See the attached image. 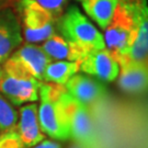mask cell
Instances as JSON below:
<instances>
[{"mask_svg": "<svg viewBox=\"0 0 148 148\" xmlns=\"http://www.w3.org/2000/svg\"><path fill=\"white\" fill-rule=\"evenodd\" d=\"M77 1H84V0H77Z\"/></svg>", "mask_w": 148, "mask_h": 148, "instance_id": "obj_23", "label": "cell"}, {"mask_svg": "<svg viewBox=\"0 0 148 148\" xmlns=\"http://www.w3.org/2000/svg\"><path fill=\"white\" fill-rule=\"evenodd\" d=\"M78 71H79L78 62H67V60L51 62L44 71L43 81L65 86L66 82Z\"/></svg>", "mask_w": 148, "mask_h": 148, "instance_id": "obj_16", "label": "cell"}, {"mask_svg": "<svg viewBox=\"0 0 148 148\" xmlns=\"http://www.w3.org/2000/svg\"><path fill=\"white\" fill-rule=\"evenodd\" d=\"M18 117V112L13 106L0 95V134L14 128Z\"/></svg>", "mask_w": 148, "mask_h": 148, "instance_id": "obj_17", "label": "cell"}, {"mask_svg": "<svg viewBox=\"0 0 148 148\" xmlns=\"http://www.w3.org/2000/svg\"><path fill=\"white\" fill-rule=\"evenodd\" d=\"M64 87L70 97L86 106L98 103L106 93V87L100 80L86 74H75Z\"/></svg>", "mask_w": 148, "mask_h": 148, "instance_id": "obj_10", "label": "cell"}, {"mask_svg": "<svg viewBox=\"0 0 148 148\" xmlns=\"http://www.w3.org/2000/svg\"><path fill=\"white\" fill-rule=\"evenodd\" d=\"M0 76H1V64H0Z\"/></svg>", "mask_w": 148, "mask_h": 148, "instance_id": "obj_22", "label": "cell"}, {"mask_svg": "<svg viewBox=\"0 0 148 148\" xmlns=\"http://www.w3.org/2000/svg\"><path fill=\"white\" fill-rule=\"evenodd\" d=\"M65 91L64 86L51 82H40L37 108L40 126L44 134L55 140H67L70 138V128L67 114L60 100Z\"/></svg>", "mask_w": 148, "mask_h": 148, "instance_id": "obj_1", "label": "cell"}, {"mask_svg": "<svg viewBox=\"0 0 148 148\" xmlns=\"http://www.w3.org/2000/svg\"><path fill=\"white\" fill-rule=\"evenodd\" d=\"M22 41V29L18 16L11 8L0 10V64L10 57Z\"/></svg>", "mask_w": 148, "mask_h": 148, "instance_id": "obj_11", "label": "cell"}, {"mask_svg": "<svg viewBox=\"0 0 148 148\" xmlns=\"http://www.w3.org/2000/svg\"><path fill=\"white\" fill-rule=\"evenodd\" d=\"M43 51L52 59L78 62L85 57L86 53L81 48L75 46L74 44L66 41L62 35L54 33L52 36L45 40L43 43Z\"/></svg>", "mask_w": 148, "mask_h": 148, "instance_id": "obj_14", "label": "cell"}, {"mask_svg": "<svg viewBox=\"0 0 148 148\" xmlns=\"http://www.w3.org/2000/svg\"><path fill=\"white\" fill-rule=\"evenodd\" d=\"M58 27L62 36L66 41L81 48L86 53L106 48L103 34L77 5H70L65 11L60 16Z\"/></svg>", "mask_w": 148, "mask_h": 148, "instance_id": "obj_3", "label": "cell"}, {"mask_svg": "<svg viewBox=\"0 0 148 148\" xmlns=\"http://www.w3.org/2000/svg\"><path fill=\"white\" fill-rule=\"evenodd\" d=\"M68 148H82V147L80 146L79 144H77V143H76V142H75V143L71 144V145H70V146H69Z\"/></svg>", "mask_w": 148, "mask_h": 148, "instance_id": "obj_21", "label": "cell"}, {"mask_svg": "<svg viewBox=\"0 0 148 148\" xmlns=\"http://www.w3.org/2000/svg\"><path fill=\"white\" fill-rule=\"evenodd\" d=\"M16 124L18 126L16 131L23 148L32 147L42 142L45 137V134L42 132L38 122L37 106L34 102L21 106Z\"/></svg>", "mask_w": 148, "mask_h": 148, "instance_id": "obj_12", "label": "cell"}, {"mask_svg": "<svg viewBox=\"0 0 148 148\" xmlns=\"http://www.w3.org/2000/svg\"><path fill=\"white\" fill-rule=\"evenodd\" d=\"M40 82L12 56L1 66L0 95L12 106H23L38 100Z\"/></svg>", "mask_w": 148, "mask_h": 148, "instance_id": "obj_2", "label": "cell"}, {"mask_svg": "<svg viewBox=\"0 0 148 148\" xmlns=\"http://www.w3.org/2000/svg\"><path fill=\"white\" fill-rule=\"evenodd\" d=\"M0 148H23L16 128L0 134Z\"/></svg>", "mask_w": 148, "mask_h": 148, "instance_id": "obj_18", "label": "cell"}, {"mask_svg": "<svg viewBox=\"0 0 148 148\" xmlns=\"http://www.w3.org/2000/svg\"><path fill=\"white\" fill-rule=\"evenodd\" d=\"M119 64V86L130 93H139L147 88V62H137L126 56L114 57Z\"/></svg>", "mask_w": 148, "mask_h": 148, "instance_id": "obj_9", "label": "cell"}, {"mask_svg": "<svg viewBox=\"0 0 148 148\" xmlns=\"http://www.w3.org/2000/svg\"><path fill=\"white\" fill-rule=\"evenodd\" d=\"M120 0H84L81 1L86 14L98 27L106 30L110 24Z\"/></svg>", "mask_w": 148, "mask_h": 148, "instance_id": "obj_15", "label": "cell"}, {"mask_svg": "<svg viewBox=\"0 0 148 148\" xmlns=\"http://www.w3.org/2000/svg\"><path fill=\"white\" fill-rule=\"evenodd\" d=\"M1 1H2V0H0V2H1Z\"/></svg>", "mask_w": 148, "mask_h": 148, "instance_id": "obj_24", "label": "cell"}, {"mask_svg": "<svg viewBox=\"0 0 148 148\" xmlns=\"http://www.w3.org/2000/svg\"><path fill=\"white\" fill-rule=\"evenodd\" d=\"M133 16V30L126 56L137 62H147L148 53V8L146 0H128Z\"/></svg>", "mask_w": 148, "mask_h": 148, "instance_id": "obj_7", "label": "cell"}, {"mask_svg": "<svg viewBox=\"0 0 148 148\" xmlns=\"http://www.w3.org/2000/svg\"><path fill=\"white\" fill-rule=\"evenodd\" d=\"M79 70L102 81H114L119 76V64L108 49H95L85 55L79 62Z\"/></svg>", "mask_w": 148, "mask_h": 148, "instance_id": "obj_8", "label": "cell"}, {"mask_svg": "<svg viewBox=\"0 0 148 148\" xmlns=\"http://www.w3.org/2000/svg\"><path fill=\"white\" fill-rule=\"evenodd\" d=\"M133 30V16L128 0H120L110 24L104 30V43L114 57L126 53Z\"/></svg>", "mask_w": 148, "mask_h": 148, "instance_id": "obj_6", "label": "cell"}, {"mask_svg": "<svg viewBox=\"0 0 148 148\" xmlns=\"http://www.w3.org/2000/svg\"><path fill=\"white\" fill-rule=\"evenodd\" d=\"M16 10L24 37L29 43L44 42L55 33V16L35 0H19Z\"/></svg>", "mask_w": 148, "mask_h": 148, "instance_id": "obj_4", "label": "cell"}, {"mask_svg": "<svg viewBox=\"0 0 148 148\" xmlns=\"http://www.w3.org/2000/svg\"><path fill=\"white\" fill-rule=\"evenodd\" d=\"M60 100L67 114L70 137L82 148H100L99 136L88 106L70 97L66 89L60 95Z\"/></svg>", "mask_w": 148, "mask_h": 148, "instance_id": "obj_5", "label": "cell"}, {"mask_svg": "<svg viewBox=\"0 0 148 148\" xmlns=\"http://www.w3.org/2000/svg\"><path fill=\"white\" fill-rule=\"evenodd\" d=\"M38 5L48 10L55 18L60 16L64 12V8L67 3V0H35Z\"/></svg>", "mask_w": 148, "mask_h": 148, "instance_id": "obj_19", "label": "cell"}, {"mask_svg": "<svg viewBox=\"0 0 148 148\" xmlns=\"http://www.w3.org/2000/svg\"><path fill=\"white\" fill-rule=\"evenodd\" d=\"M11 56L16 58L38 81H43L44 71L48 64L52 62V58L43 51V48L33 43L23 45L11 54Z\"/></svg>", "mask_w": 148, "mask_h": 148, "instance_id": "obj_13", "label": "cell"}, {"mask_svg": "<svg viewBox=\"0 0 148 148\" xmlns=\"http://www.w3.org/2000/svg\"><path fill=\"white\" fill-rule=\"evenodd\" d=\"M29 148H62L60 144L56 140H51V139H43L42 142H40L38 144L32 146Z\"/></svg>", "mask_w": 148, "mask_h": 148, "instance_id": "obj_20", "label": "cell"}]
</instances>
